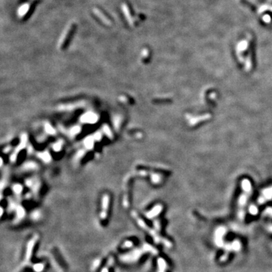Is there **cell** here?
I'll return each instance as SVG.
<instances>
[{"label": "cell", "mask_w": 272, "mask_h": 272, "mask_svg": "<svg viewBox=\"0 0 272 272\" xmlns=\"http://www.w3.org/2000/svg\"><path fill=\"white\" fill-rule=\"evenodd\" d=\"M85 143H86V147L89 148H91L92 146H93V141L92 140L90 139V138H88L86 141H85Z\"/></svg>", "instance_id": "ba28073f"}, {"label": "cell", "mask_w": 272, "mask_h": 272, "mask_svg": "<svg viewBox=\"0 0 272 272\" xmlns=\"http://www.w3.org/2000/svg\"><path fill=\"white\" fill-rule=\"evenodd\" d=\"M240 248V243L239 241L234 240L231 243V246H228L227 249H228V250H230V249H234V250L237 251V250H239Z\"/></svg>", "instance_id": "52a82bcc"}, {"label": "cell", "mask_w": 272, "mask_h": 272, "mask_svg": "<svg viewBox=\"0 0 272 272\" xmlns=\"http://www.w3.org/2000/svg\"><path fill=\"white\" fill-rule=\"evenodd\" d=\"M122 9H123V14H124L127 21L129 22V25H130L131 27H133V26H134V21H133L131 11H130L129 5H128L126 2L123 3V5H122Z\"/></svg>", "instance_id": "3957f363"}, {"label": "cell", "mask_w": 272, "mask_h": 272, "mask_svg": "<svg viewBox=\"0 0 272 272\" xmlns=\"http://www.w3.org/2000/svg\"><path fill=\"white\" fill-rule=\"evenodd\" d=\"M74 29V24H71V25H69L68 27L65 29L64 32L63 33V34L61 35V37H60V40H59V48H64V47L65 45L67 43L69 39L71 38V34L73 33Z\"/></svg>", "instance_id": "6da1fadb"}, {"label": "cell", "mask_w": 272, "mask_h": 272, "mask_svg": "<svg viewBox=\"0 0 272 272\" xmlns=\"http://www.w3.org/2000/svg\"><path fill=\"white\" fill-rule=\"evenodd\" d=\"M30 9V4L29 3H26V4L23 5L20 8L18 11V15L20 17H23L24 15H25L27 13V11H29Z\"/></svg>", "instance_id": "5b68a950"}, {"label": "cell", "mask_w": 272, "mask_h": 272, "mask_svg": "<svg viewBox=\"0 0 272 272\" xmlns=\"http://www.w3.org/2000/svg\"><path fill=\"white\" fill-rule=\"evenodd\" d=\"M93 13L95 14L96 17H98V19L101 21L102 23H104V24L107 26H110L112 24V21H110V19L104 14L101 10H100L98 8H93Z\"/></svg>", "instance_id": "7a4b0ae2"}, {"label": "cell", "mask_w": 272, "mask_h": 272, "mask_svg": "<svg viewBox=\"0 0 272 272\" xmlns=\"http://www.w3.org/2000/svg\"><path fill=\"white\" fill-rule=\"evenodd\" d=\"M224 232H225V229L223 228H221L218 229V231L216 232V244L218 246H222L223 245V242H222V237L223 235H224Z\"/></svg>", "instance_id": "277c9868"}, {"label": "cell", "mask_w": 272, "mask_h": 272, "mask_svg": "<svg viewBox=\"0 0 272 272\" xmlns=\"http://www.w3.org/2000/svg\"><path fill=\"white\" fill-rule=\"evenodd\" d=\"M257 212H258L257 209H256V207H254V208L251 207V208H250V212H251L253 215L257 214Z\"/></svg>", "instance_id": "9c48e42d"}, {"label": "cell", "mask_w": 272, "mask_h": 272, "mask_svg": "<svg viewBox=\"0 0 272 272\" xmlns=\"http://www.w3.org/2000/svg\"><path fill=\"white\" fill-rule=\"evenodd\" d=\"M96 120H97V116L94 114H90L89 113V114H87L84 116V120L89 122V123H94V122H95Z\"/></svg>", "instance_id": "8992f818"}]
</instances>
